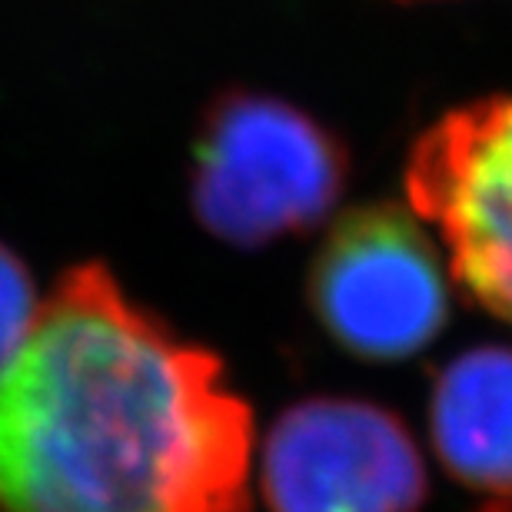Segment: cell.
Segmentation results:
<instances>
[{
	"mask_svg": "<svg viewBox=\"0 0 512 512\" xmlns=\"http://www.w3.org/2000/svg\"><path fill=\"white\" fill-rule=\"evenodd\" d=\"M253 416L220 360L97 263L0 373V512H247Z\"/></svg>",
	"mask_w": 512,
	"mask_h": 512,
	"instance_id": "1",
	"label": "cell"
},
{
	"mask_svg": "<svg viewBox=\"0 0 512 512\" xmlns=\"http://www.w3.org/2000/svg\"><path fill=\"white\" fill-rule=\"evenodd\" d=\"M346 150L306 110L266 94L220 97L193 147V210L217 240L266 247L313 230L346 187Z\"/></svg>",
	"mask_w": 512,
	"mask_h": 512,
	"instance_id": "2",
	"label": "cell"
},
{
	"mask_svg": "<svg viewBox=\"0 0 512 512\" xmlns=\"http://www.w3.org/2000/svg\"><path fill=\"white\" fill-rule=\"evenodd\" d=\"M310 306L323 333L363 360L419 353L449 320V280L413 210L370 203L343 213L310 270Z\"/></svg>",
	"mask_w": 512,
	"mask_h": 512,
	"instance_id": "3",
	"label": "cell"
},
{
	"mask_svg": "<svg viewBox=\"0 0 512 512\" xmlns=\"http://www.w3.org/2000/svg\"><path fill=\"white\" fill-rule=\"evenodd\" d=\"M406 193L459 286L512 323V94L439 117L409 153Z\"/></svg>",
	"mask_w": 512,
	"mask_h": 512,
	"instance_id": "4",
	"label": "cell"
},
{
	"mask_svg": "<svg viewBox=\"0 0 512 512\" xmlns=\"http://www.w3.org/2000/svg\"><path fill=\"white\" fill-rule=\"evenodd\" d=\"M260 489L270 512H419L426 469L416 439L389 409L316 396L273 423Z\"/></svg>",
	"mask_w": 512,
	"mask_h": 512,
	"instance_id": "5",
	"label": "cell"
},
{
	"mask_svg": "<svg viewBox=\"0 0 512 512\" xmlns=\"http://www.w3.org/2000/svg\"><path fill=\"white\" fill-rule=\"evenodd\" d=\"M429 436L459 483L512 496V346H476L439 370Z\"/></svg>",
	"mask_w": 512,
	"mask_h": 512,
	"instance_id": "6",
	"label": "cell"
},
{
	"mask_svg": "<svg viewBox=\"0 0 512 512\" xmlns=\"http://www.w3.org/2000/svg\"><path fill=\"white\" fill-rule=\"evenodd\" d=\"M37 296L27 266L0 243V373L7 370L37 323Z\"/></svg>",
	"mask_w": 512,
	"mask_h": 512,
	"instance_id": "7",
	"label": "cell"
},
{
	"mask_svg": "<svg viewBox=\"0 0 512 512\" xmlns=\"http://www.w3.org/2000/svg\"><path fill=\"white\" fill-rule=\"evenodd\" d=\"M479 512H512V496H506V499H493L486 509H479Z\"/></svg>",
	"mask_w": 512,
	"mask_h": 512,
	"instance_id": "8",
	"label": "cell"
}]
</instances>
